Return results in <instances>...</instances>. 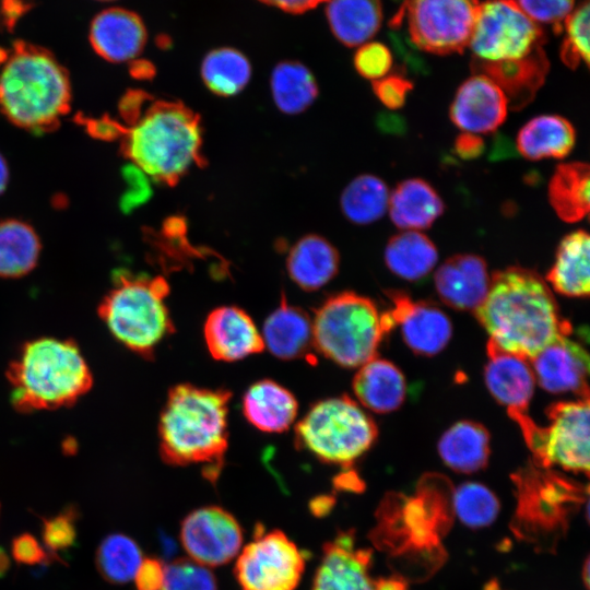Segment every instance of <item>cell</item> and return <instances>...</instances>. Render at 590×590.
<instances>
[{
  "instance_id": "cell-17",
  "label": "cell",
  "mask_w": 590,
  "mask_h": 590,
  "mask_svg": "<svg viewBox=\"0 0 590 590\" xmlns=\"http://www.w3.org/2000/svg\"><path fill=\"white\" fill-rule=\"evenodd\" d=\"M393 308L387 312L392 324L399 323L405 344L416 354L435 355L451 339L452 326L438 307L425 302H413L405 294H390Z\"/></svg>"
},
{
  "instance_id": "cell-55",
  "label": "cell",
  "mask_w": 590,
  "mask_h": 590,
  "mask_svg": "<svg viewBox=\"0 0 590 590\" xmlns=\"http://www.w3.org/2000/svg\"><path fill=\"white\" fill-rule=\"evenodd\" d=\"M5 59V54L0 49V62Z\"/></svg>"
},
{
  "instance_id": "cell-56",
  "label": "cell",
  "mask_w": 590,
  "mask_h": 590,
  "mask_svg": "<svg viewBox=\"0 0 590 590\" xmlns=\"http://www.w3.org/2000/svg\"><path fill=\"white\" fill-rule=\"evenodd\" d=\"M97 1H115V0H97Z\"/></svg>"
},
{
  "instance_id": "cell-29",
  "label": "cell",
  "mask_w": 590,
  "mask_h": 590,
  "mask_svg": "<svg viewBox=\"0 0 590 590\" xmlns=\"http://www.w3.org/2000/svg\"><path fill=\"white\" fill-rule=\"evenodd\" d=\"M576 130L558 115H540L522 126L516 138L518 152L527 160L564 158L575 146Z\"/></svg>"
},
{
  "instance_id": "cell-33",
  "label": "cell",
  "mask_w": 590,
  "mask_h": 590,
  "mask_svg": "<svg viewBox=\"0 0 590 590\" xmlns=\"http://www.w3.org/2000/svg\"><path fill=\"white\" fill-rule=\"evenodd\" d=\"M384 257L393 274L418 281L435 268L438 251L430 238L420 231H402L388 240Z\"/></svg>"
},
{
  "instance_id": "cell-39",
  "label": "cell",
  "mask_w": 590,
  "mask_h": 590,
  "mask_svg": "<svg viewBox=\"0 0 590 590\" xmlns=\"http://www.w3.org/2000/svg\"><path fill=\"white\" fill-rule=\"evenodd\" d=\"M453 510L467 527L480 529L489 526L499 514V500L485 485L465 482L452 495Z\"/></svg>"
},
{
  "instance_id": "cell-23",
  "label": "cell",
  "mask_w": 590,
  "mask_h": 590,
  "mask_svg": "<svg viewBox=\"0 0 590 590\" xmlns=\"http://www.w3.org/2000/svg\"><path fill=\"white\" fill-rule=\"evenodd\" d=\"M444 210L445 204L438 192L421 178L402 180L389 194L390 219L403 231L428 228Z\"/></svg>"
},
{
  "instance_id": "cell-3",
  "label": "cell",
  "mask_w": 590,
  "mask_h": 590,
  "mask_svg": "<svg viewBox=\"0 0 590 590\" xmlns=\"http://www.w3.org/2000/svg\"><path fill=\"white\" fill-rule=\"evenodd\" d=\"M231 392L180 384L169 390L161 413L162 458L173 465L202 464L214 482L227 450Z\"/></svg>"
},
{
  "instance_id": "cell-54",
  "label": "cell",
  "mask_w": 590,
  "mask_h": 590,
  "mask_svg": "<svg viewBox=\"0 0 590 590\" xmlns=\"http://www.w3.org/2000/svg\"><path fill=\"white\" fill-rule=\"evenodd\" d=\"M583 577H585L583 581L588 588V583H589V560L588 559L585 563Z\"/></svg>"
},
{
  "instance_id": "cell-27",
  "label": "cell",
  "mask_w": 590,
  "mask_h": 590,
  "mask_svg": "<svg viewBox=\"0 0 590 590\" xmlns=\"http://www.w3.org/2000/svg\"><path fill=\"white\" fill-rule=\"evenodd\" d=\"M261 337L264 347L282 359L307 354L312 344V320L284 299L266 319Z\"/></svg>"
},
{
  "instance_id": "cell-50",
  "label": "cell",
  "mask_w": 590,
  "mask_h": 590,
  "mask_svg": "<svg viewBox=\"0 0 590 590\" xmlns=\"http://www.w3.org/2000/svg\"><path fill=\"white\" fill-rule=\"evenodd\" d=\"M375 590H405V585L397 579H381L375 582Z\"/></svg>"
},
{
  "instance_id": "cell-4",
  "label": "cell",
  "mask_w": 590,
  "mask_h": 590,
  "mask_svg": "<svg viewBox=\"0 0 590 590\" xmlns=\"http://www.w3.org/2000/svg\"><path fill=\"white\" fill-rule=\"evenodd\" d=\"M70 99L69 75L57 59L16 42L0 71V111L21 128L47 131L69 110Z\"/></svg>"
},
{
  "instance_id": "cell-10",
  "label": "cell",
  "mask_w": 590,
  "mask_h": 590,
  "mask_svg": "<svg viewBox=\"0 0 590 590\" xmlns=\"http://www.w3.org/2000/svg\"><path fill=\"white\" fill-rule=\"evenodd\" d=\"M479 8V0H405L391 25L405 20L411 40L424 51L461 52L469 45Z\"/></svg>"
},
{
  "instance_id": "cell-26",
  "label": "cell",
  "mask_w": 590,
  "mask_h": 590,
  "mask_svg": "<svg viewBox=\"0 0 590 590\" xmlns=\"http://www.w3.org/2000/svg\"><path fill=\"white\" fill-rule=\"evenodd\" d=\"M334 246L319 235H306L290 250L286 268L290 278L305 291H315L331 281L339 269Z\"/></svg>"
},
{
  "instance_id": "cell-14",
  "label": "cell",
  "mask_w": 590,
  "mask_h": 590,
  "mask_svg": "<svg viewBox=\"0 0 590 590\" xmlns=\"http://www.w3.org/2000/svg\"><path fill=\"white\" fill-rule=\"evenodd\" d=\"M508 99L489 78L474 73L458 88L450 105V120L462 132L484 134L496 131L506 120Z\"/></svg>"
},
{
  "instance_id": "cell-47",
  "label": "cell",
  "mask_w": 590,
  "mask_h": 590,
  "mask_svg": "<svg viewBox=\"0 0 590 590\" xmlns=\"http://www.w3.org/2000/svg\"><path fill=\"white\" fill-rule=\"evenodd\" d=\"M12 555L17 563L35 565L45 559L46 552L33 535L24 533L13 540Z\"/></svg>"
},
{
  "instance_id": "cell-6",
  "label": "cell",
  "mask_w": 590,
  "mask_h": 590,
  "mask_svg": "<svg viewBox=\"0 0 590 590\" xmlns=\"http://www.w3.org/2000/svg\"><path fill=\"white\" fill-rule=\"evenodd\" d=\"M169 286L162 276L119 275L99 306L110 333L131 351L150 356L174 324L165 298Z\"/></svg>"
},
{
  "instance_id": "cell-25",
  "label": "cell",
  "mask_w": 590,
  "mask_h": 590,
  "mask_svg": "<svg viewBox=\"0 0 590 590\" xmlns=\"http://www.w3.org/2000/svg\"><path fill=\"white\" fill-rule=\"evenodd\" d=\"M297 410L293 393L269 379L251 385L243 398L245 417L266 433L286 430L295 421Z\"/></svg>"
},
{
  "instance_id": "cell-35",
  "label": "cell",
  "mask_w": 590,
  "mask_h": 590,
  "mask_svg": "<svg viewBox=\"0 0 590 590\" xmlns=\"http://www.w3.org/2000/svg\"><path fill=\"white\" fill-rule=\"evenodd\" d=\"M205 86L215 95L229 97L245 88L251 78V64L238 49L220 47L209 51L200 68Z\"/></svg>"
},
{
  "instance_id": "cell-5",
  "label": "cell",
  "mask_w": 590,
  "mask_h": 590,
  "mask_svg": "<svg viewBox=\"0 0 590 590\" xmlns=\"http://www.w3.org/2000/svg\"><path fill=\"white\" fill-rule=\"evenodd\" d=\"M7 376L13 404L23 412L70 405L90 390L93 381L78 345L55 338L26 343Z\"/></svg>"
},
{
  "instance_id": "cell-24",
  "label": "cell",
  "mask_w": 590,
  "mask_h": 590,
  "mask_svg": "<svg viewBox=\"0 0 590 590\" xmlns=\"http://www.w3.org/2000/svg\"><path fill=\"white\" fill-rule=\"evenodd\" d=\"M353 390L358 401L376 413H388L399 409L406 393L405 378L391 362L373 358L354 376Z\"/></svg>"
},
{
  "instance_id": "cell-34",
  "label": "cell",
  "mask_w": 590,
  "mask_h": 590,
  "mask_svg": "<svg viewBox=\"0 0 590 590\" xmlns=\"http://www.w3.org/2000/svg\"><path fill=\"white\" fill-rule=\"evenodd\" d=\"M270 87L276 107L288 115L304 111L318 96L314 74L295 60L281 61L273 68Z\"/></svg>"
},
{
  "instance_id": "cell-7",
  "label": "cell",
  "mask_w": 590,
  "mask_h": 590,
  "mask_svg": "<svg viewBox=\"0 0 590 590\" xmlns=\"http://www.w3.org/2000/svg\"><path fill=\"white\" fill-rule=\"evenodd\" d=\"M386 332L375 304L352 292L330 296L312 319L314 346L344 367H359L375 358Z\"/></svg>"
},
{
  "instance_id": "cell-52",
  "label": "cell",
  "mask_w": 590,
  "mask_h": 590,
  "mask_svg": "<svg viewBox=\"0 0 590 590\" xmlns=\"http://www.w3.org/2000/svg\"><path fill=\"white\" fill-rule=\"evenodd\" d=\"M8 181V167L3 160V157L0 155V193L4 190Z\"/></svg>"
},
{
  "instance_id": "cell-37",
  "label": "cell",
  "mask_w": 590,
  "mask_h": 590,
  "mask_svg": "<svg viewBox=\"0 0 590 590\" xmlns=\"http://www.w3.org/2000/svg\"><path fill=\"white\" fill-rule=\"evenodd\" d=\"M389 190L385 181L370 174L355 177L344 188L340 205L352 223L365 225L378 221L388 210Z\"/></svg>"
},
{
  "instance_id": "cell-28",
  "label": "cell",
  "mask_w": 590,
  "mask_h": 590,
  "mask_svg": "<svg viewBox=\"0 0 590 590\" xmlns=\"http://www.w3.org/2000/svg\"><path fill=\"white\" fill-rule=\"evenodd\" d=\"M589 234L583 229L571 232L559 241L555 261L546 280L559 294L586 297L590 292Z\"/></svg>"
},
{
  "instance_id": "cell-12",
  "label": "cell",
  "mask_w": 590,
  "mask_h": 590,
  "mask_svg": "<svg viewBox=\"0 0 590 590\" xmlns=\"http://www.w3.org/2000/svg\"><path fill=\"white\" fill-rule=\"evenodd\" d=\"M305 564V555L284 532L258 529L238 553L234 575L241 590H295Z\"/></svg>"
},
{
  "instance_id": "cell-45",
  "label": "cell",
  "mask_w": 590,
  "mask_h": 590,
  "mask_svg": "<svg viewBox=\"0 0 590 590\" xmlns=\"http://www.w3.org/2000/svg\"><path fill=\"white\" fill-rule=\"evenodd\" d=\"M412 88L413 83L398 74L386 75L373 81L375 95L389 109L401 108Z\"/></svg>"
},
{
  "instance_id": "cell-8",
  "label": "cell",
  "mask_w": 590,
  "mask_h": 590,
  "mask_svg": "<svg viewBox=\"0 0 590 590\" xmlns=\"http://www.w3.org/2000/svg\"><path fill=\"white\" fill-rule=\"evenodd\" d=\"M374 420L349 397L314 404L295 427V441L320 461L347 467L377 438Z\"/></svg>"
},
{
  "instance_id": "cell-11",
  "label": "cell",
  "mask_w": 590,
  "mask_h": 590,
  "mask_svg": "<svg viewBox=\"0 0 590 590\" xmlns=\"http://www.w3.org/2000/svg\"><path fill=\"white\" fill-rule=\"evenodd\" d=\"M544 42L542 27L516 0H487L480 3L469 46L474 59L496 62L524 58Z\"/></svg>"
},
{
  "instance_id": "cell-21",
  "label": "cell",
  "mask_w": 590,
  "mask_h": 590,
  "mask_svg": "<svg viewBox=\"0 0 590 590\" xmlns=\"http://www.w3.org/2000/svg\"><path fill=\"white\" fill-rule=\"evenodd\" d=\"M434 282L445 304L457 310L475 311L487 295L491 276L482 257L460 253L441 263Z\"/></svg>"
},
{
  "instance_id": "cell-40",
  "label": "cell",
  "mask_w": 590,
  "mask_h": 590,
  "mask_svg": "<svg viewBox=\"0 0 590 590\" xmlns=\"http://www.w3.org/2000/svg\"><path fill=\"white\" fill-rule=\"evenodd\" d=\"M589 0H585L564 21L566 36L560 48V59L570 69H576L581 62L589 66Z\"/></svg>"
},
{
  "instance_id": "cell-20",
  "label": "cell",
  "mask_w": 590,
  "mask_h": 590,
  "mask_svg": "<svg viewBox=\"0 0 590 590\" xmlns=\"http://www.w3.org/2000/svg\"><path fill=\"white\" fill-rule=\"evenodd\" d=\"M88 38L98 56L110 62H125L142 52L148 32L135 12L108 8L93 17Z\"/></svg>"
},
{
  "instance_id": "cell-13",
  "label": "cell",
  "mask_w": 590,
  "mask_h": 590,
  "mask_svg": "<svg viewBox=\"0 0 590 590\" xmlns=\"http://www.w3.org/2000/svg\"><path fill=\"white\" fill-rule=\"evenodd\" d=\"M243 529L219 506L192 510L180 524V542L189 557L206 567L227 564L241 550Z\"/></svg>"
},
{
  "instance_id": "cell-30",
  "label": "cell",
  "mask_w": 590,
  "mask_h": 590,
  "mask_svg": "<svg viewBox=\"0 0 590 590\" xmlns=\"http://www.w3.org/2000/svg\"><path fill=\"white\" fill-rule=\"evenodd\" d=\"M438 452L445 464L457 472L480 471L488 461L489 434L479 423L460 421L440 437Z\"/></svg>"
},
{
  "instance_id": "cell-38",
  "label": "cell",
  "mask_w": 590,
  "mask_h": 590,
  "mask_svg": "<svg viewBox=\"0 0 590 590\" xmlns=\"http://www.w3.org/2000/svg\"><path fill=\"white\" fill-rule=\"evenodd\" d=\"M142 560V552L135 541L120 533L105 538L96 553L101 575L114 583L133 579Z\"/></svg>"
},
{
  "instance_id": "cell-15",
  "label": "cell",
  "mask_w": 590,
  "mask_h": 590,
  "mask_svg": "<svg viewBox=\"0 0 590 590\" xmlns=\"http://www.w3.org/2000/svg\"><path fill=\"white\" fill-rule=\"evenodd\" d=\"M567 335L558 337L530 359L534 378L548 392H574L589 398L588 352Z\"/></svg>"
},
{
  "instance_id": "cell-49",
  "label": "cell",
  "mask_w": 590,
  "mask_h": 590,
  "mask_svg": "<svg viewBox=\"0 0 590 590\" xmlns=\"http://www.w3.org/2000/svg\"><path fill=\"white\" fill-rule=\"evenodd\" d=\"M266 4L279 8L282 11L300 14L316 8L327 0H259Z\"/></svg>"
},
{
  "instance_id": "cell-42",
  "label": "cell",
  "mask_w": 590,
  "mask_h": 590,
  "mask_svg": "<svg viewBox=\"0 0 590 590\" xmlns=\"http://www.w3.org/2000/svg\"><path fill=\"white\" fill-rule=\"evenodd\" d=\"M392 66V56L381 43L362 45L354 55V67L364 78L376 81L388 74Z\"/></svg>"
},
{
  "instance_id": "cell-22",
  "label": "cell",
  "mask_w": 590,
  "mask_h": 590,
  "mask_svg": "<svg viewBox=\"0 0 590 590\" xmlns=\"http://www.w3.org/2000/svg\"><path fill=\"white\" fill-rule=\"evenodd\" d=\"M548 68L550 62L542 47L517 60L487 62L474 59L472 62L473 72L494 81L512 109H521L534 98Z\"/></svg>"
},
{
  "instance_id": "cell-31",
  "label": "cell",
  "mask_w": 590,
  "mask_h": 590,
  "mask_svg": "<svg viewBox=\"0 0 590 590\" xmlns=\"http://www.w3.org/2000/svg\"><path fill=\"white\" fill-rule=\"evenodd\" d=\"M547 196L557 216L567 223L585 219L590 206V168L583 162L558 164L552 175Z\"/></svg>"
},
{
  "instance_id": "cell-1",
  "label": "cell",
  "mask_w": 590,
  "mask_h": 590,
  "mask_svg": "<svg viewBox=\"0 0 590 590\" xmlns=\"http://www.w3.org/2000/svg\"><path fill=\"white\" fill-rule=\"evenodd\" d=\"M489 344L528 361L558 337L569 333L546 282L533 270L497 271L484 302L475 310Z\"/></svg>"
},
{
  "instance_id": "cell-32",
  "label": "cell",
  "mask_w": 590,
  "mask_h": 590,
  "mask_svg": "<svg viewBox=\"0 0 590 590\" xmlns=\"http://www.w3.org/2000/svg\"><path fill=\"white\" fill-rule=\"evenodd\" d=\"M326 16L334 37L347 47L371 38L382 21L380 0H329Z\"/></svg>"
},
{
  "instance_id": "cell-43",
  "label": "cell",
  "mask_w": 590,
  "mask_h": 590,
  "mask_svg": "<svg viewBox=\"0 0 590 590\" xmlns=\"http://www.w3.org/2000/svg\"><path fill=\"white\" fill-rule=\"evenodd\" d=\"M520 9L534 22L548 23L556 33L570 14L575 0H516Z\"/></svg>"
},
{
  "instance_id": "cell-41",
  "label": "cell",
  "mask_w": 590,
  "mask_h": 590,
  "mask_svg": "<svg viewBox=\"0 0 590 590\" xmlns=\"http://www.w3.org/2000/svg\"><path fill=\"white\" fill-rule=\"evenodd\" d=\"M162 590H217V582L210 567L179 558L165 566Z\"/></svg>"
},
{
  "instance_id": "cell-53",
  "label": "cell",
  "mask_w": 590,
  "mask_h": 590,
  "mask_svg": "<svg viewBox=\"0 0 590 590\" xmlns=\"http://www.w3.org/2000/svg\"><path fill=\"white\" fill-rule=\"evenodd\" d=\"M9 565V557L7 553L0 547V577H2L7 573Z\"/></svg>"
},
{
  "instance_id": "cell-51",
  "label": "cell",
  "mask_w": 590,
  "mask_h": 590,
  "mask_svg": "<svg viewBox=\"0 0 590 590\" xmlns=\"http://www.w3.org/2000/svg\"><path fill=\"white\" fill-rule=\"evenodd\" d=\"M332 504L333 499H330L329 497H318L311 503L312 512L317 516H321L330 509Z\"/></svg>"
},
{
  "instance_id": "cell-46",
  "label": "cell",
  "mask_w": 590,
  "mask_h": 590,
  "mask_svg": "<svg viewBox=\"0 0 590 590\" xmlns=\"http://www.w3.org/2000/svg\"><path fill=\"white\" fill-rule=\"evenodd\" d=\"M164 568L157 558L143 559L133 578L137 590H162Z\"/></svg>"
},
{
  "instance_id": "cell-48",
  "label": "cell",
  "mask_w": 590,
  "mask_h": 590,
  "mask_svg": "<svg viewBox=\"0 0 590 590\" xmlns=\"http://www.w3.org/2000/svg\"><path fill=\"white\" fill-rule=\"evenodd\" d=\"M484 149V140L479 134L462 132L455 141V151L463 160L479 157Z\"/></svg>"
},
{
  "instance_id": "cell-36",
  "label": "cell",
  "mask_w": 590,
  "mask_h": 590,
  "mask_svg": "<svg viewBox=\"0 0 590 590\" xmlns=\"http://www.w3.org/2000/svg\"><path fill=\"white\" fill-rule=\"evenodd\" d=\"M39 239L34 229L20 221L0 223V276L27 274L37 263Z\"/></svg>"
},
{
  "instance_id": "cell-16",
  "label": "cell",
  "mask_w": 590,
  "mask_h": 590,
  "mask_svg": "<svg viewBox=\"0 0 590 590\" xmlns=\"http://www.w3.org/2000/svg\"><path fill=\"white\" fill-rule=\"evenodd\" d=\"M370 551L358 548L352 531H340L322 548L310 590H375Z\"/></svg>"
},
{
  "instance_id": "cell-9",
  "label": "cell",
  "mask_w": 590,
  "mask_h": 590,
  "mask_svg": "<svg viewBox=\"0 0 590 590\" xmlns=\"http://www.w3.org/2000/svg\"><path fill=\"white\" fill-rule=\"evenodd\" d=\"M547 416L546 427L536 426L530 417L519 424L538 462L588 475L589 398L553 404Z\"/></svg>"
},
{
  "instance_id": "cell-19",
  "label": "cell",
  "mask_w": 590,
  "mask_h": 590,
  "mask_svg": "<svg viewBox=\"0 0 590 590\" xmlns=\"http://www.w3.org/2000/svg\"><path fill=\"white\" fill-rule=\"evenodd\" d=\"M203 331L206 347L217 361H239L264 349L261 332L250 316L235 306L212 310Z\"/></svg>"
},
{
  "instance_id": "cell-44",
  "label": "cell",
  "mask_w": 590,
  "mask_h": 590,
  "mask_svg": "<svg viewBox=\"0 0 590 590\" xmlns=\"http://www.w3.org/2000/svg\"><path fill=\"white\" fill-rule=\"evenodd\" d=\"M75 536L74 516L70 511L44 521L43 541L51 552H60L72 546Z\"/></svg>"
},
{
  "instance_id": "cell-18",
  "label": "cell",
  "mask_w": 590,
  "mask_h": 590,
  "mask_svg": "<svg viewBox=\"0 0 590 590\" xmlns=\"http://www.w3.org/2000/svg\"><path fill=\"white\" fill-rule=\"evenodd\" d=\"M485 385L494 399L506 406L516 421L528 416L527 409L533 396L535 378L529 361L487 345Z\"/></svg>"
},
{
  "instance_id": "cell-2",
  "label": "cell",
  "mask_w": 590,
  "mask_h": 590,
  "mask_svg": "<svg viewBox=\"0 0 590 590\" xmlns=\"http://www.w3.org/2000/svg\"><path fill=\"white\" fill-rule=\"evenodd\" d=\"M143 104L125 116L127 127L109 129L121 135V151L139 170L174 186L204 164L200 118L180 102L153 101L144 110Z\"/></svg>"
}]
</instances>
